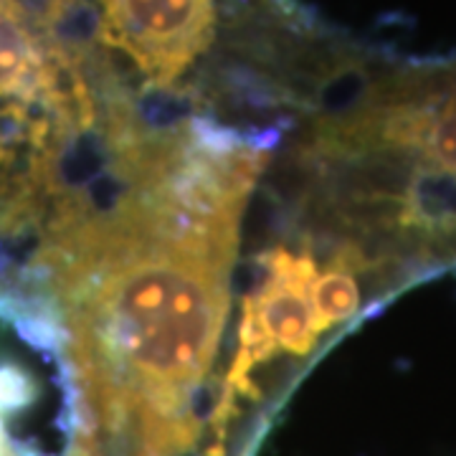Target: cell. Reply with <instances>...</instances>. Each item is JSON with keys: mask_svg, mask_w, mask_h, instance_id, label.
<instances>
[{"mask_svg": "<svg viewBox=\"0 0 456 456\" xmlns=\"http://www.w3.org/2000/svg\"><path fill=\"white\" fill-rule=\"evenodd\" d=\"M269 152L198 145L44 236L33 274L64 312L102 434L178 456L218 355L248 193Z\"/></svg>", "mask_w": 456, "mask_h": 456, "instance_id": "6da1fadb", "label": "cell"}, {"mask_svg": "<svg viewBox=\"0 0 456 456\" xmlns=\"http://www.w3.org/2000/svg\"><path fill=\"white\" fill-rule=\"evenodd\" d=\"M297 228L360 246L411 281L456 266V64L360 77L287 152Z\"/></svg>", "mask_w": 456, "mask_h": 456, "instance_id": "7a4b0ae2", "label": "cell"}, {"mask_svg": "<svg viewBox=\"0 0 456 456\" xmlns=\"http://www.w3.org/2000/svg\"><path fill=\"white\" fill-rule=\"evenodd\" d=\"M79 0H0V239L49 231L107 170Z\"/></svg>", "mask_w": 456, "mask_h": 456, "instance_id": "3957f363", "label": "cell"}, {"mask_svg": "<svg viewBox=\"0 0 456 456\" xmlns=\"http://www.w3.org/2000/svg\"><path fill=\"white\" fill-rule=\"evenodd\" d=\"M408 281L360 246L297 228L289 241L259 256L246 297L236 353L213 424H226L239 398L254 395V378L284 360H302L332 330L350 325Z\"/></svg>", "mask_w": 456, "mask_h": 456, "instance_id": "277c9868", "label": "cell"}, {"mask_svg": "<svg viewBox=\"0 0 456 456\" xmlns=\"http://www.w3.org/2000/svg\"><path fill=\"white\" fill-rule=\"evenodd\" d=\"M64 312L38 277L0 281V456H102Z\"/></svg>", "mask_w": 456, "mask_h": 456, "instance_id": "5b68a950", "label": "cell"}]
</instances>
